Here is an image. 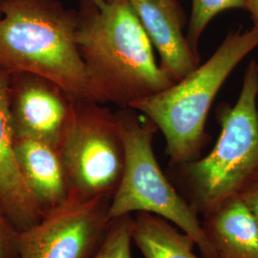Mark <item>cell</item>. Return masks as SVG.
I'll return each instance as SVG.
<instances>
[{
	"mask_svg": "<svg viewBox=\"0 0 258 258\" xmlns=\"http://www.w3.org/2000/svg\"><path fill=\"white\" fill-rule=\"evenodd\" d=\"M20 231L0 203V258L19 257Z\"/></svg>",
	"mask_w": 258,
	"mask_h": 258,
	"instance_id": "cell-16",
	"label": "cell"
},
{
	"mask_svg": "<svg viewBox=\"0 0 258 258\" xmlns=\"http://www.w3.org/2000/svg\"><path fill=\"white\" fill-rule=\"evenodd\" d=\"M11 72L0 68V203L22 231L44 215L20 174L15 152V133L9 107Z\"/></svg>",
	"mask_w": 258,
	"mask_h": 258,
	"instance_id": "cell-10",
	"label": "cell"
},
{
	"mask_svg": "<svg viewBox=\"0 0 258 258\" xmlns=\"http://www.w3.org/2000/svg\"><path fill=\"white\" fill-rule=\"evenodd\" d=\"M248 0H191L186 40L195 55H199V41L205 29L217 15L231 9H247Z\"/></svg>",
	"mask_w": 258,
	"mask_h": 258,
	"instance_id": "cell-14",
	"label": "cell"
},
{
	"mask_svg": "<svg viewBox=\"0 0 258 258\" xmlns=\"http://www.w3.org/2000/svg\"><path fill=\"white\" fill-rule=\"evenodd\" d=\"M111 199L69 195L61 206L20 231L18 258H91L104 239L110 222Z\"/></svg>",
	"mask_w": 258,
	"mask_h": 258,
	"instance_id": "cell-7",
	"label": "cell"
},
{
	"mask_svg": "<svg viewBox=\"0 0 258 258\" xmlns=\"http://www.w3.org/2000/svg\"><path fill=\"white\" fill-rule=\"evenodd\" d=\"M132 221L131 214L112 219L100 248L91 258H132Z\"/></svg>",
	"mask_w": 258,
	"mask_h": 258,
	"instance_id": "cell-15",
	"label": "cell"
},
{
	"mask_svg": "<svg viewBox=\"0 0 258 258\" xmlns=\"http://www.w3.org/2000/svg\"><path fill=\"white\" fill-rule=\"evenodd\" d=\"M77 42L96 102L130 108L175 83L129 0H82Z\"/></svg>",
	"mask_w": 258,
	"mask_h": 258,
	"instance_id": "cell-1",
	"label": "cell"
},
{
	"mask_svg": "<svg viewBox=\"0 0 258 258\" xmlns=\"http://www.w3.org/2000/svg\"><path fill=\"white\" fill-rule=\"evenodd\" d=\"M214 258H258V220L238 194L203 216Z\"/></svg>",
	"mask_w": 258,
	"mask_h": 258,
	"instance_id": "cell-12",
	"label": "cell"
},
{
	"mask_svg": "<svg viewBox=\"0 0 258 258\" xmlns=\"http://www.w3.org/2000/svg\"><path fill=\"white\" fill-rule=\"evenodd\" d=\"M78 12L56 0H3L0 68L44 77L95 101L77 42Z\"/></svg>",
	"mask_w": 258,
	"mask_h": 258,
	"instance_id": "cell-2",
	"label": "cell"
},
{
	"mask_svg": "<svg viewBox=\"0 0 258 258\" xmlns=\"http://www.w3.org/2000/svg\"><path fill=\"white\" fill-rule=\"evenodd\" d=\"M247 11L250 15V18L253 23V27L258 30V0H248Z\"/></svg>",
	"mask_w": 258,
	"mask_h": 258,
	"instance_id": "cell-18",
	"label": "cell"
},
{
	"mask_svg": "<svg viewBox=\"0 0 258 258\" xmlns=\"http://www.w3.org/2000/svg\"><path fill=\"white\" fill-rule=\"evenodd\" d=\"M161 58L160 66L174 83L200 65L184 36V12L179 0H129Z\"/></svg>",
	"mask_w": 258,
	"mask_h": 258,
	"instance_id": "cell-9",
	"label": "cell"
},
{
	"mask_svg": "<svg viewBox=\"0 0 258 258\" xmlns=\"http://www.w3.org/2000/svg\"><path fill=\"white\" fill-rule=\"evenodd\" d=\"M15 152L29 191L46 212L64 204L69 185L58 148L35 139H15Z\"/></svg>",
	"mask_w": 258,
	"mask_h": 258,
	"instance_id": "cell-11",
	"label": "cell"
},
{
	"mask_svg": "<svg viewBox=\"0 0 258 258\" xmlns=\"http://www.w3.org/2000/svg\"><path fill=\"white\" fill-rule=\"evenodd\" d=\"M237 194L258 220V168L243 184Z\"/></svg>",
	"mask_w": 258,
	"mask_h": 258,
	"instance_id": "cell-17",
	"label": "cell"
},
{
	"mask_svg": "<svg viewBox=\"0 0 258 258\" xmlns=\"http://www.w3.org/2000/svg\"><path fill=\"white\" fill-rule=\"evenodd\" d=\"M116 113L125 148V166L111 199V219L133 212L156 214L192 237L204 258H214L200 216L169 181L157 161L153 139L158 127L135 109L119 108Z\"/></svg>",
	"mask_w": 258,
	"mask_h": 258,
	"instance_id": "cell-5",
	"label": "cell"
},
{
	"mask_svg": "<svg viewBox=\"0 0 258 258\" xmlns=\"http://www.w3.org/2000/svg\"><path fill=\"white\" fill-rule=\"evenodd\" d=\"M258 47V30L231 32L203 64L166 90L133 103L161 130L170 166L201 157L209 136L206 123L222 85L236 66Z\"/></svg>",
	"mask_w": 258,
	"mask_h": 258,
	"instance_id": "cell-3",
	"label": "cell"
},
{
	"mask_svg": "<svg viewBox=\"0 0 258 258\" xmlns=\"http://www.w3.org/2000/svg\"><path fill=\"white\" fill-rule=\"evenodd\" d=\"M57 148L71 196L113 198L125 166L116 112L103 103L77 99L72 120Z\"/></svg>",
	"mask_w": 258,
	"mask_h": 258,
	"instance_id": "cell-6",
	"label": "cell"
},
{
	"mask_svg": "<svg viewBox=\"0 0 258 258\" xmlns=\"http://www.w3.org/2000/svg\"><path fill=\"white\" fill-rule=\"evenodd\" d=\"M131 235L144 258H201L194 253L192 237L156 214L136 212Z\"/></svg>",
	"mask_w": 258,
	"mask_h": 258,
	"instance_id": "cell-13",
	"label": "cell"
},
{
	"mask_svg": "<svg viewBox=\"0 0 258 258\" xmlns=\"http://www.w3.org/2000/svg\"><path fill=\"white\" fill-rule=\"evenodd\" d=\"M257 99L258 62L251 59L238 100L232 106L222 105L218 112L221 130L212 151L170 166L179 192L199 216L238 194L258 168Z\"/></svg>",
	"mask_w": 258,
	"mask_h": 258,
	"instance_id": "cell-4",
	"label": "cell"
},
{
	"mask_svg": "<svg viewBox=\"0 0 258 258\" xmlns=\"http://www.w3.org/2000/svg\"><path fill=\"white\" fill-rule=\"evenodd\" d=\"M77 99L44 77L11 72L9 107L15 137L35 139L58 148Z\"/></svg>",
	"mask_w": 258,
	"mask_h": 258,
	"instance_id": "cell-8",
	"label": "cell"
},
{
	"mask_svg": "<svg viewBox=\"0 0 258 258\" xmlns=\"http://www.w3.org/2000/svg\"><path fill=\"white\" fill-rule=\"evenodd\" d=\"M2 4H3V0H0V15H1V10H2Z\"/></svg>",
	"mask_w": 258,
	"mask_h": 258,
	"instance_id": "cell-19",
	"label": "cell"
}]
</instances>
